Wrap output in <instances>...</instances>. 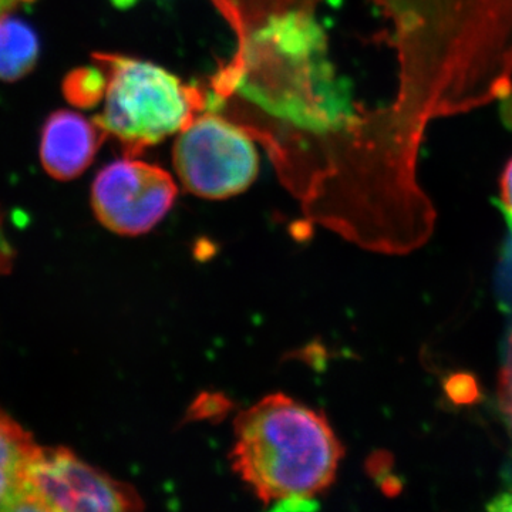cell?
<instances>
[{
    "label": "cell",
    "instance_id": "obj_1",
    "mask_svg": "<svg viewBox=\"0 0 512 512\" xmlns=\"http://www.w3.org/2000/svg\"><path fill=\"white\" fill-rule=\"evenodd\" d=\"M342 457L328 419L288 394H268L235 417L229 461L264 504L306 507L333 484Z\"/></svg>",
    "mask_w": 512,
    "mask_h": 512
},
{
    "label": "cell",
    "instance_id": "obj_6",
    "mask_svg": "<svg viewBox=\"0 0 512 512\" xmlns=\"http://www.w3.org/2000/svg\"><path fill=\"white\" fill-rule=\"evenodd\" d=\"M106 136L96 120L72 110L56 111L46 120L40 138L43 168L56 180H74L93 163Z\"/></svg>",
    "mask_w": 512,
    "mask_h": 512
},
{
    "label": "cell",
    "instance_id": "obj_15",
    "mask_svg": "<svg viewBox=\"0 0 512 512\" xmlns=\"http://www.w3.org/2000/svg\"><path fill=\"white\" fill-rule=\"evenodd\" d=\"M508 227H510V232H511V245H512V225H508Z\"/></svg>",
    "mask_w": 512,
    "mask_h": 512
},
{
    "label": "cell",
    "instance_id": "obj_4",
    "mask_svg": "<svg viewBox=\"0 0 512 512\" xmlns=\"http://www.w3.org/2000/svg\"><path fill=\"white\" fill-rule=\"evenodd\" d=\"M29 511L144 510L136 488L77 457L66 447H37L28 471Z\"/></svg>",
    "mask_w": 512,
    "mask_h": 512
},
{
    "label": "cell",
    "instance_id": "obj_13",
    "mask_svg": "<svg viewBox=\"0 0 512 512\" xmlns=\"http://www.w3.org/2000/svg\"><path fill=\"white\" fill-rule=\"evenodd\" d=\"M493 511H512V490L501 493L494 498L493 503L488 505Z\"/></svg>",
    "mask_w": 512,
    "mask_h": 512
},
{
    "label": "cell",
    "instance_id": "obj_9",
    "mask_svg": "<svg viewBox=\"0 0 512 512\" xmlns=\"http://www.w3.org/2000/svg\"><path fill=\"white\" fill-rule=\"evenodd\" d=\"M106 76L103 70H83L70 76L66 83V93L76 104H86L87 101L103 99Z\"/></svg>",
    "mask_w": 512,
    "mask_h": 512
},
{
    "label": "cell",
    "instance_id": "obj_3",
    "mask_svg": "<svg viewBox=\"0 0 512 512\" xmlns=\"http://www.w3.org/2000/svg\"><path fill=\"white\" fill-rule=\"evenodd\" d=\"M173 158L185 190L205 200L242 194L259 173V153L251 133L220 114L195 116L178 134Z\"/></svg>",
    "mask_w": 512,
    "mask_h": 512
},
{
    "label": "cell",
    "instance_id": "obj_10",
    "mask_svg": "<svg viewBox=\"0 0 512 512\" xmlns=\"http://www.w3.org/2000/svg\"><path fill=\"white\" fill-rule=\"evenodd\" d=\"M447 393L456 403H473L478 396L476 380L466 375L451 377L447 382Z\"/></svg>",
    "mask_w": 512,
    "mask_h": 512
},
{
    "label": "cell",
    "instance_id": "obj_12",
    "mask_svg": "<svg viewBox=\"0 0 512 512\" xmlns=\"http://www.w3.org/2000/svg\"><path fill=\"white\" fill-rule=\"evenodd\" d=\"M501 210L508 225H512V158L501 177Z\"/></svg>",
    "mask_w": 512,
    "mask_h": 512
},
{
    "label": "cell",
    "instance_id": "obj_11",
    "mask_svg": "<svg viewBox=\"0 0 512 512\" xmlns=\"http://www.w3.org/2000/svg\"><path fill=\"white\" fill-rule=\"evenodd\" d=\"M500 403L503 412L507 414L512 423V333L510 345H508L507 365L501 372L500 379Z\"/></svg>",
    "mask_w": 512,
    "mask_h": 512
},
{
    "label": "cell",
    "instance_id": "obj_7",
    "mask_svg": "<svg viewBox=\"0 0 512 512\" xmlns=\"http://www.w3.org/2000/svg\"><path fill=\"white\" fill-rule=\"evenodd\" d=\"M37 447L32 434L0 413V511H29L28 471Z\"/></svg>",
    "mask_w": 512,
    "mask_h": 512
},
{
    "label": "cell",
    "instance_id": "obj_2",
    "mask_svg": "<svg viewBox=\"0 0 512 512\" xmlns=\"http://www.w3.org/2000/svg\"><path fill=\"white\" fill-rule=\"evenodd\" d=\"M103 111L97 124L133 153L178 136L194 120L197 93L160 64L104 56Z\"/></svg>",
    "mask_w": 512,
    "mask_h": 512
},
{
    "label": "cell",
    "instance_id": "obj_5",
    "mask_svg": "<svg viewBox=\"0 0 512 512\" xmlns=\"http://www.w3.org/2000/svg\"><path fill=\"white\" fill-rule=\"evenodd\" d=\"M177 195V183L164 168L124 157L94 178L92 208L104 228L121 237H138L164 220Z\"/></svg>",
    "mask_w": 512,
    "mask_h": 512
},
{
    "label": "cell",
    "instance_id": "obj_8",
    "mask_svg": "<svg viewBox=\"0 0 512 512\" xmlns=\"http://www.w3.org/2000/svg\"><path fill=\"white\" fill-rule=\"evenodd\" d=\"M40 43L28 23L12 16L0 19V80L16 82L35 69Z\"/></svg>",
    "mask_w": 512,
    "mask_h": 512
},
{
    "label": "cell",
    "instance_id": "obj_14",
    "mask_svg": "<svg viewBox=\"0 0 512 512\" xmlns=\"http://www.w3.org/2000/svg\"><path fill=\"white\" fill-rule=\"evenodd\" d=\"M32 2V0H0V19L5 18L12 12L13 9L18 8L20 3Z\"/></svg>",
    "mask_w": 512,
    "mask_h": 512
}]
</instances>
